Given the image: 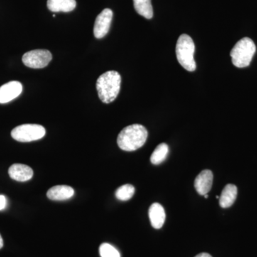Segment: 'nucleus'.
I'll use <instances>...</instances> for the list:
<instances>
[{
  "label": "nucleus",
  "mask_w": 257,
  "mask_h": 257,
  "mask_svg": "<svg viewBox=\"0 0 257 257\" xmlns=\"http://www.w3.org/2000/svg\"><path fill=\"white\" fill-rule=\"evenodd\" d=\"M148 132L141 124H133L121 130L117 138V145L121 150L133 152L138 150L146 143Z\"/></svg>",
  "instance_id": "1"
},
{
  "label": "nucleus",
  "mask_w": 257,
  "mask_h": 257,
  "mask_svg": "<svg viewBox=\"0 0 257 257\" xmlns=\"http://www.w3.org/2000/svg\"><path fill=\"white\" fill-rule=\"evenodd\" d=\"M121 76L116 71H108L96 81V87L99 99L105 104L112 102L119 94Z\"/></svg>",
  "instance_id": "2"
},
{
  "label": "nucleus",
  "mask_w": 257,
  "mask_h": 257,
  "mask_svg": "<svg viewBox=\"0 0 257 257\" xmlns=\"http://www.w3.org/2000/svg\"><path fill=\"white\" fill-rule=\"evenodd\" d=\"M194 52L195 45L192 37L186 34L180 35L176 46V55L179 63L189 72H194L197 67L194 60Z\"/></svg>",
  "instance_id": "3"
},
{
  "label": "nucleus",
  "mask_w": 257,
  "mask_h": 257,
  "mask_svg": "<svg viewBox=\"0 0 257 257\" xmlns=\"http://www.w3.org/2000/svg\"><path fill=\"white\" fill-rule=\"evenodd\" d=\"M256 52V45L252 40L248 37L240 40L233 47L231 55L232 63L238 68L248 67L251 63Z\"/></svg>",
  "instance_id": "4"
},
{
  "label": "nucleus",
  "mask_w": 257,
  "mask_h": 257,
  "mask_svg": "<svg viewBox=\"0 0 257 257\" xmlns=\"http://www.w3.org/2000/svg\"><path fill=\"white\" fill-rule=\"evenodd\" d=\"M46 130L42 125L35 124H22L12 131V138L20 143H30L43 138Z\"/></svg>",
  "instance_id": "5"
},
{
  "label": "nucleus",
  "mask_w": 257,
  "mask_h": 257,
  "mask_svg": "<svg viewBox=\"0 0 257 257\" xmlns=\"http://www.w3.org/2000/svg\"><path fill=\"white\" fill-rule=\"evenodd\" d=\"M52 59L50 51L35 50L27 52L23 57L24 64L30 68L42 69L48 65Z\"/></svg>",
  "instance_id": "6"
},
{
  "label": "nucleus",
  "mask_w": 257,
  "mask_h": 257,
  "mask_svg": "<svg viewBox=\"0 0 257 257\" xmlns=\"http://www.w3.org/2000/svg\"><path fill=\"white\" fill-rule=\"evenodd\" d=\"M113 12L110 9H104L96 17L94 27V35L96 39L106 36L110 29Z\"/></svg>",
  "instance_id": "7"
},
{
  "label": "nucleus",
  "mask_w": 257,
  "mask_h": 257,
  "mask_svg": "<svg viewBox=\"0 0 257 257\" xmlns=\"http://www.w3.org/2000/svg\"><path fill=\"white\" fill-rule=\"evenodd\" d=\"M23 92V84L12 81L0 87V104H5L16 99Z\"/></svg>",
  "instance_id": "8"
},
{
  "label": "nucleus",
  "mask_w": 257,
  "mask_h": 257,
  "mask_svg": "<svg viewBox=\"0 0 257 257\" xmlns=\"http://www.w3.org/2000/svg\"><path fill=\"white\" fill-rule=\"evenodd\" d=\"M213 183V173L209 170H203L196 177L194 187L198 194L204 196L211 190Z\"/></svg>",
  "instance_id": "9"
},
{
  "label": "nucleus",
  "mask_w": 257,
  "mask_h": 257,
  "mask_svg": "<svg viewBox=\"0 0 257 257\" xmlns=\"http://www.w3.org/2000/svg\"><path fill=\"white\" fill-rule=\"evenodd\" d=\"M10 177L18 182H27L33 177L34 172L31 167L22 164H15L10 167Z\"/></svg>",
  "instance_id": "10"
},
{
  "label": "nucleus",
  "mask_w": 257,
  "mask_h": 257,
  "mask_svg": "<svg viewBox=\"0 0 257 257\" xmlns=\"http://www.w3.org/2000/svg\"><path fill=\"white\" fill-rule=\"evenodd\" d=\"M74 190L67 185H57L47 191V196L51 200L63 201L73 197Z\"/></svg>",
  "instance_id": "11"
},
{
  "label": "nucleus",
  "mask_w": 257,
  "mask_h": 257,
  "mask_svg": "<svg viewBox=\"0 0 257 257\" xmlns=\"http://www.w3.org/2000/svg\"><path fill=\"white\" fill-rule=\"evenodd\" d=\"M149 217L152 226L155 229H161L165 224L166 219L165 210L159 203H154L149 209Z\"/></svg>",
  "instance_id": "12"
},
{
  "label": "nucleus",
  "mask_w": 257,
  "mask_h": 257,
  "mask_svg": "<svg viewBox=\"0 0 257 257\" xmlns=\"http://www.w3.org/2000/svg\"><path fill=\"white\" fill-rule=\"evenodd\" d=\"M237 197V187L234 184H229L225 186L219 197V205L221 207L229 208L232 206Z\"/></svg>",
  "instance_id": "13"
},
{
  "label": "nucleus",
  "mask_w": 257,
  "mask_h": 257,
  "mask_svg": "<svg viewBox=\"0 0 257 257\" xmlns=\"http://www.w3.org/2000/svg\"><path fill=\"white\" fill-rule=\"evenodd\" d=\"M75 0H47V8L53 13H69L75 9Z\"/></svg>",
  "instance_id": "14"
},
{
  "label": "nucleus",
  "mask_w": 257,
  "mask_h": 257,
  "mask_svg": "<svg viewBox=\"0 0 257 257\" xmlns=\"http://www.w3.org/2000/svg\"><path fill=\"white\" fill-rule=\"evenodd\" d=\"M137 13L148 20L153 17V8L151 0H133Z\"/></svg>",
  "instance_id": "15"
},
{
  "label": "nucleus",
  "mask_w": 257,
  "mask_h": 257,
  "mask_svg": "<svg viewBox=\"0 0 257 257\" xmlns=\"http://www.w3.org/2000/svg\"><path fill=\"white\" fill-rule=\"evenodd\" d=\"M169 153V147L166 143H162L156 147L155 151L153 152L150 161L152 164L155 165H158L162 164L167 158Z\"/></svg>",
  "instance_id": "16"
},
{
  "label": "nucleus",
  "mask_w": 257,
  "mask_h": 257,
  "mask_svg": "<svg viewBox=\"0 0 257 257\" xmlns=\"http://www.w3.org/2000/svg\"><path fill=\"white\" fill-rule=\"evenodd\" d=\"M135 189L132 184H126L119 187L115 192L116 199L121 201H128L133 198Z\"/></svg>",
  "instance_id": "17"
},
{
  "label": "nucleus",
  "mask_w": 257,
  "mask_h": 257,
  "mask_svg": "<svg viewBox=\"0 0 257 257\" xmlns=\"http://www.w3.org/2000/svg\"><path fill=\"white\" fill-rule=\"evenodd\" d=\"M99 254L101 257H121L119 251L108 243H101L99 246Z\"/></svg>",
  "instance_id": "18"
},
{
  "label": "nucleus",
  "mask_w": 257,
  "mask_h": 257,
  "mask_svg": "<svg viewBox=\"0 0 257 257\" xmlns=\"http://www.w3.org/2000/svg\"><path fill=\"white\" fill-rule=\"evenodd\" d=\"M7 206V199L4 195H0V211L5 209Z\"/></svg>",
  "instance_id": "19"
},
{
  "label": "nucleus",
  "mask_w": 257,
  "mask_h": 257,
  "mask_svg": "<svg viewBox=\"0 0 257 257\" xmlns=\"http://www.w3.org/2000/svg\"><path fill=\"white\" fill-rule=\"evenodd\" d=\"M194 257H212L211 256L209 253H201L197 255V256Z\"/></svg>",
  "instance_id": "20"
},
{
  "label": "nucleus",
  "mask_w": 257,
  "mask_h": 257,
  "mask_svg": "<svg viewBox=\"0 0 257 257\" xmlns=\"http://www.w3.org/2000/svg\"><path fill=\"white\" fill-rule=\"evenodd\" d=\"M3 237H2L1 234H0V249L3 248Z\"/></svg>",
  "instance_id": "21"
},
{
  "label": "nucleus",
  "mask_w": 257,
  "mask_h": 257,
  "mask_svg": "<svg viewBox=\"0 0 257 257\" xmlns=\"http://www.w3.org/2000/svg\"><path fill=\"white\" fill-rule=\"evenodd\" d=\"M204 197L206 198V199H207V198L209 197V195H208L207 194H204Z\"/></svg>",
  "instance_id": "22"
},
{
  "label": "nucleus",
  "mask_w": 257,
  "mask_h": 257,
  "mask_svg": "<svg viewBox=\"0 0 257 257\" xmlns=\"http://www.w3.org/2000/svg\"><path fill=\"white\" fill-rule=\"evenodd\" d=\"M216 199H219V196H216Z\"/></svg>",
  "instance_id": "23"
}]
</instances>
